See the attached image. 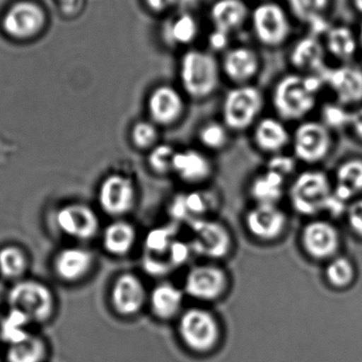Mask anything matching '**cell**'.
Here are the masks:
<instances>
[{
  "instance_id": "1",
  "label": "cell",
  "mask_w": 362,
  "mask_h": 362,
  "mask_svg": "<svg viewBox=\"0 0 362 362\" xmlns=\"http://www.w3.org/2000/svg\"><path fill=\"white\" fill-rule=\"evenodd\" d=\"M325 84L321 76L288 74L283 76L272 93V105L283 120H299L312 112L317 93Z\"/></svg>"
},
{
  "instance_id": "2",
  "label": "cell",
  "mask_w": 362,
  "mask_h": 362,
  "mask_svg": "<svg viewBox=\"0 0 362 362\" xmlns=\"http://www.w3.org/2000/svg\"><path fill=\"white\" fill-rule=\"evenodd\" d=\"M221 69V66L211 53L189 49L180 59V78L183 91L192 99L211 97L218 88Z\"/></svg>"
},
{
  "instance_id": "3",
  "label": "cell",
  "mask_w": 362,
  "mask_h": 362,
  "mask_svg": "<svg viewBox=\"0 0 362 362\" xmlns=\"http://www.w3.org/2000/svg\"><path fill=\"white\" fill-rule=\"evenodd\" d=\"M263 93L253 85H238L228 91L221 106L223 123L230 132L240 133L255 127L263 112Z\"/></svg>"
},
{
  "instance_id": "4",
  "label": "cell",
  "mask_w": 362,
  "mask_h": 362,
  "mask_svg": "<svg viewBox=\"0 0 362 362\" xmlns=\"http://www.w3.org/2000/svg\"><path fill=\"white\" fill-rule=\"evenodd\" d=\"M332 195L333 191L329 180L318 171L300 174L289 189V199L293 210L305 216L327 211Z\"/></svg>"
},
{
  "instance_id": "5",
  "label": "cell",
  "mask_w": 362,
  "mask_h": 362,
  "mask_svg": "<svg viewBox=\"0 0 362 362\" xmlns=\"http://www.w3.org/2000/svg\"><path fill=\"white\" fill-rule=\"evenodd\" d=\"M192 252L209 259H225L233 249V238L227 226L215 219L202 218L189 223Z\"/></svg>"
},
{
  "instance_id": "6",
  "label": "cell",
  "mask_w": 362,
  "mask_h": 362,
  "mask_svg": "<svg viewBox=\"0 0 362 362\" xmlns=\"http://www.w3.org/2000/svg\"><path fill=\"white\" fill-rule=\"evenodd\" d=\"M255 37L264 46H282L291 35V25L286 11L276 2H263L251 13Z\"/></svg>"
},
{
  "instance_id": "7",
  "label": "cell",
  "mask_w": 362,
  "mask_h": 362,
  "mask_svg": "<svg viewBox=\"0 0 362 362\" xmlns=\"http://www.w3.org/2000/svg\"><path fill=\"white\" fill-rule=\"evenodd\" d=\"M137 189L129 176L112 173L102 180L98 202L104 213L118 219L129 214L136 204Z\"/></svg>"
},
{
  "instance_id": "8",
  "label": "cell",
  "mask_w": 362,
  "mask_h": 362,
  "mask_svg": "<svg viewBox=\"0 0 362 362\" xmlns=\"http://www.w3.org/2000/svg\"><path fill=\"white\" fill-rule=\"evenodd\" d=\"M8 304L30 321H42L52 313L53 298L49 289L40 283L23 281L11 289Z\"/></svg>"
},
{
  "instance_id": "9",
  "label": "cell",
  "mask_w": 362,
  "mask_h": 362,
  "mask_svg": "<svg viewBox=\"0 0 362 362\" xmlns=\"http://www.w3.org/2000/svg\"><path fill=\"white\" fill-rule=\"evenodd\" d=\"M228 286V274L221 266L206 263L193 266L187 272L183 289L185 293L200 301L218 299Z\"/></svg>"
},
{
  "instance_id": "10",
  "label": "cell",
  "mask_w": 362,
  "mask_h": 362,
  "mask_svg": "<svg viewBox=\"0 0 362 362\" xmlns=\"http://www.w3.org/2000/svg\"><path fill=\"white\" fill-rule=\"evenodd\" d=\"M249 234L262 243L279 240L287 227V215L278 204H257L245 215Z\"/></svg>"
},
{
  "instance_id": "11",
  "label": "cell",
  "mask_w": 362,
  "mask_h": 362,
  "mask_svg": "<svg viewBox=\"0 0 362 362\" xmlns=\"http://www.w3.org/2000/svg\"><path fill=\"white\" fill-rule=\"evenodd\" d=\"M293 144V152L299 160L308 163H318L329 154L331 134L322 123L304 122L296 129Z\"/></svg>"
},
{
  "instance_id": "12",
  "label": "cell",
  "mask_w": 362,
  "mask_h": 362,
  "mask_svg": "<svg viewBox=\"0 0 362 362\" xmlns=\"http://www.w3.org/2000/svg\"><path fill=\"white\" fill-rule=\"evenodd\" d=\"M185 110V98L175 87L160 85L148 95V117L158 127H172L180 122Z\"/></svg>"
},
{
  "instance_id": "13",
  "label": "cell",
  "mask_w": 362,
  "mask_h": 362,
  "mask_svg": "<svg viewBox=\"0 0 362 362\" xmlns=\"http://www.w3.org/2000/svg\"><path fill=\"white\" fill-rule=\"evenodd\" d=\"M183 341L196 351L209 350L217 338V325L210 313L192 308L181 317L180 325Z\"/></svg>"
},
{
  "instance_id": "14",
  "label": "cell",
  "mask_w": 362,
  "mask_h": 362,
  "mask_svg": "<svg viewBox=\"0 0 362 362\" xmlns=\"http://www.w3.org/2000/svg\"><path fill=\"white\" fill-rule=\"evenodd\" d=\"M301 244L304 251L313 259H329L337 251L339 234L327 221H310L302 230Z\"/></svg>"
},
{
  "instance_id": "15",
  "label": "cell",
  "mask_w": 362,
  "mask_h": 362,
  "mask_svg": "<svg viewBox=\"0 0 362 362\" xmlns=\"http://www.w3.org/2000/svg\"><path fill=\"white\" fill-rule=\"evenodd\" d=\"M64 233L78 240H90L99 231V217L90 206L74 204L64 206L57 215Z\"/></svg>"
},
{
  "instance_id": "16",
  "label": "cell",
  "mask_w": 362,
  "mask_h": 362,
  "mask_svg": "<svg viewBox=\"0 0 362 362\" xmlns=\"http://www.w3.org/2000/svg\"><path fill=\"white\" fill-rule=\"evenodd\" d=\"M146 298V287L137 274L123 272L117 276L112 288V301L117 312L135 314L144 305Z\"/></svg>"
},
{
  "instance_id": "17",
  "label": "cell",
  "mask_w": 362,
  "mask_h": 362,
  "mask_svg": "<svg viewBox=\"0 0 362 362\" xmlns=\"http://www.w3.org/2000/svg\"><path fill=\"white\" fill-rule=\"evenodd\" d=\"M261 68V59L257 51L248 47L230 49L223 57L221 69L231 82L247 85L257 76Z\"/></svg>"
},
{
  "instance_id": "18",
  "label": "cell",
  "mask_w": 362,
  "mask_h": 362,
  "mask_svg": "<svg viewBox=\"0 0 362 362\" xmlns=\"http://www.w3.org/2000/svg\"><path fill=\"white\" fill-rule=\"evenodd\" d=\"M173 174L187 185H202L212 176L213 163L202 151L195 148L176 151Z\"/></svg>"
},
{
  "instance_id": "19",
  "label": "cell",
  "mask_w": 362,
  "mask_h": 362,
  "mask_svg": "<svg viewBox=\"0 0 362 362\" xmlns=\"http://www.w3.org/2000/svg\"><path fill=\"white\" fill-rule=\"evenodd\" d=\"M323 80L342 105L362 101V70L355 66H341L335 69H327Z\"/></svg>"
},
{
  "instance_id": "20",
  "label": "cell",
  "mask_w": 362,
  "mask_h": 362,
  "mask_svg": "<svg viewBox=\"0 0 362 362\" xmlns=\"http://www.w3.org/2000/svg\"><path fill=\"white\" fill-rule=\"evenodd\" d=\"M44 19V13L37 6L21 2L11 8L4 16V31L14 37H29L40 29Z\"/></svg>"
},
{
  "instance_id": "21",
  "label": "cell",
  "mask_w": 362,
  "mask_h": 362,
  "mask_svg": "<svg viewBox=\"0 0 362 362\" xmlns=\"http://www.w3.org/2000/svg\"><path fill=\"white\" fill-rule=\"evenodd\" d=\"M214 197L208 192H189L180 194L170 204V214L174 221H185L189 225L192 221L206 218L214 208Z\"/></svg>"
},
{
  "instance_id": "22",
  "label": "cell",
  "mask_w": 362,
  "mask_h": 362,
  "mask_svg": "<svg viewBox=\"0 0 362 362\" xmlns=\"http://www.w3.org/2000/svg\"><path fill=\"white\" fill-rule=\"evenodd\" d=\"M250 16L244 0H217L211 6L210 18L214 30L231 34L240 30Z\"/></svg>"
},
{
  "instance_id": "23",
  "label": "cell",
  "mask_w": 362,
  "mask_h": 362,
  "mask_svg": "<svg viewBox=\"0 0 362 362\" xmlns=\"http://www.w3.org/2000/svg\"><path fill=\"white\" fill-rule=\"evenodd\" d=\"M253 141L262 152L280 154L291 141V136L283 122L272 117L259 119L253 127Z\"/></svg>"
},
{
  "instance_id": "24",
  "label": "cell",
  "mask_w": 362,
  "mask_h": 362,
  "mask_svg": "<svg viewBox=\"0 0 362 362\" xmlns=\"http://www.w3.org/2000/svg\"><path fill=\"white\" fill-rule=\"evenodd\" d=\"M137 242V230L133 223L118 218L104 229L102 245L112 257H122L131 253Z\"/></svg>"
},
{
  "instance_id": "25",
  "label": "cell",
  "mask_w": 362,
  "mask_h": 362,
  "mask_svg": "<svg viewBox=\"0 0 362 362\" xmlns=\"http://www.w3.org/2000/svg\"><path fill=\"white\" fill-rule=\"evenodd\" d=\"M325 51L316 37H305L296 44L291 51V64L297 69L310 72L312 76L325 74Z\"/></svg>"
},
{
  "instance_id": "26",
  "label": "cell",
  "mask_w": 362,
  "mask_h": 362,
  "mask_svg": "<svg viewBox=\"0 0 362 362\" xmlns=\"http://www.w3.org/2000/svg\"><path fill=\"white\" fill-rule=\"evenodd\" d=\"M91 252L83 248H68L55 259V270L64 280L76 281L88 274L93 267Z\"/></svg>"
},
{
  "instance_id": "27",
  "label": "cell",
  "mask_w": 362,
  "mask_h": 362,
  "mask_svg": "<svg viewBox=\"0 0 362 362\" xmlns=\"http://www.w3.org/2000/svg\"><path fill=\"white\" fill-rule=\"evenodd\" d=\"M285 177L266 169L257 174L249 185V194L255 204H278L284 195Z\"/></svg>"
},
{
  "instance_id": "28",
  "label": "cell",
  "mask_w": 362,
  "mask_h": 362,
  "mask_svg": "<svg viewBox=\"0 0 362 362\" xmlns=\"http://www.w3.org/2000/svg\"><path fill=\"white\" fill-rule=\"evenodd\" d=\"M199 34V23L189 13H182L170 19L163 28V38L172 47L189 46Z\"/></svg>"
},
{
  "instance_id": "29",
  "label": "cell",
  "mask_w": 362,
  "mask_h": 362,
  "mask_svg": "<svg viewBox=\"0 0 362 362\" xmlns=\"http://www.w3.org/2000/svg\"><path fill=\"white\" fill-rule=\"evenodd\" d=\"M182 291L170 282L156 285L150 295L151 305L155 314L165 319L177 314L182 305Z\"/></svg>"
},
{
  "instance_id": "30",
  "label": "cell",
  "mask_w": 362,
  "mask_h": 362,
  "mask_svg": "<svg viewBox=\"0 0 362 362\" xmlns=\"http://www.w3.org/2000/svg\"><path fill=\"white\" fill-rule=\"evenodd\" d=\"M362 192V160L352 159L342 163L336 174L334 194L344 202Z\"/></svg>"
},
{
  "instance_id": "31",
  "label": "cell",
  "mask_w": 362,
  "mask_h": 362,
  "mask_svg": "<svg viewBox=\"0 0 362 362\" xmlns=\"http://www.w3.org/2000/svg\"><path fill=\"white\" fill-rule=\"evenodd\" d=\"M358 44L356 36L348 27L338 25L327 30V51L337 59L342 61L352 59L356 53Z\"/></svg>"
},
{
  "instance_id": "32",
  "label": "cell",
  "mask_w": 362,
  "mask_h": 362,
  "mask_svg": "<svg viewBox=\"0 0 362 362\" xmlns=\"http://www.w3.org/2000/svg\"><path fill=\"white\" fill-rule=\"evenodd\" d=\"M230 131L223 122L209 121L198 131V140L206 150L221 151L229 142Z\"/></svg>"
},
{
  "instance_id": "33",
  "label": "cell",
  "mask_w": 362,
  "mask_h": 362,
  "mask_svg": "<svg viewBox=\"0 0 362 362\" xmlns=\"http://www.w3.org/2000/svg\"><path fill=\"white\" fill-rule=\"evenodd\" d=\"M44 356V344L31 336L23 341L12 344L8 351V362H40Z\"/></svg>"
},
{
  "instance_id": "34",
  "label": "cell",
  "mask_w": 362,
  "mask_h": 362,
  "mask_svg": "<svg viewBox=\"0 0 362 362\" xmlns=\"http://www.w3.org/2000/svg\"><path fill=\"white\" fill-rule=\"evenodd\" d=\"M131 142L140 151H151L159 144L158 127L151 120L137 121L131 129Z\"/></svg>"
},
{
  "instance_id": "35",
  "label": "cell",
  "mask_w": 362,
  "mask_h": 362,
  "mask_svg": "<svg viewBox=\"0 0 362 362\" xmlns=\"http://www.w3.org/2000/svg\"><path fill=\"white\" fill-rule=\"evenodd\" d=\"M176 150L167 144H158L152 150L148 151V168L156 175H169L173 173L174 157Z\"/></svg>"
},
{
  "instance_id": "36",
  "label": "cell",
  "mask_w": 362,
  "mask_h": 362,
  "mask_svg": "<svg viewBox=\"0 0 362 362\" xmlns=\"http://www.w3.org/2000/svg\"><path fill=\"white\" fill-rule=\"evenodd\" d=\"M29 321L25 315L17 310H11L10 314L2 321L1 329H0L2 338L8 341L10 346L23 341L30 336L25 329Z\"/></svg>"
},
{
  "instance_id": "37",
  "label": "cell",
  "mask_w": 362,
  "mask_h": 362,
  "mask_svg": "<svg viewBox=\"0 0 362 362\" xmlns=\"http://www.w3.org/2000/svg\"><path fill=\"white\" fill-rule=\"evenodd\" d=\"M291 13L299 21L313 23L320 18L329 6V0H287Z\"/></svg>"
},
{
  "instance_id": "38",
  "label": "cell",
  "mask_w": 362,
  "mask_h": 362,
  "mask_svg": "<svg viewBox=\"0 0 362 362\" xmlns=\"http://www.w3.org/2000/svg\"><path fill=\"white\" fill-rule=\"evenodd\" d=\"M354 266L346 257H336L327 268V279L336 287H346L354 280Z\"/></svg>"
},
{
  "instance_id": "39",
  "label": "cell",
  "mask_w": 362,
  "mask_h": 362,
  "mask_svg": "<svg viewBox=\"0 0 362 362\" xmlns=\"http://www.w3.org/2000/svg\"><path fill=\"white\" fill-rule=\"evenodd\" d=\"M25 267L23 252L17 248L6 247L0 250V272L8 278L19 276Z\"/></svg>"
},
{
  "instance_id": "40",
  "label": "cell",
  "mask_w": 362,
  "mask_h": 362,
  "mask_svg": "<svg viewBox=\"0 0 362 362\" xmlns=\"http://www.w3.org/2000/svg\"><path fill=\"white\" fill-rule=\"evenodd\" d=\"M323 121L327 127L340 129L344 125H350L351 114L346 112L344 106L327 105L322 112Z\"/></svg>"
},
{
  "instance_id": "41",
  "label": "cell",
  "mask_w": 362,
  "mask_h": 362,
  "mask_svg": "<svg viewBox=\"0 0 362 362\" xmlns=\"http://www.w3.org/2000/svg\"><path fill=\"white\" fill-rule=\"evenodd\" d=\"M266 169L276 172L286 178L295 171L296 161L293 157L286 156L280 153V154L272 155V158L268 160Z\"/></svg>"
},
{
  "instance_id": "42",
  "label": "cell",
  "mask_w": 362,
  "mask_h": 362,
  "mask_svg": "<svg viewBox=\"0 0 362 362\" xmlns=\"http://www.w3.org/2000/svg\"><path fill=\"white\" fill-rule=\"evenodd\" d=\"M348 221L354 233L362 236V199L356 200L349 206Z\"/></svg>"
},
{
  "instance_id": "43",
  "label": "cell",
  "mask_w": 362,
  "mask_h": 362,
  "mask_svg": "<svg viewBox=\"0 0 362 362\" xmlns=\"http://www.w3.org/2000/svg\"><path fill=\"white\" fill-rule=\"evenodd\" d=\"M180 0H144L148 10L155 14H163L171 10Z\"/></svg>"
},
{
  "instance_id": "44",
  "label": "cell",
  "mask_w": 362,
  "mask_h": 362,
  "mask_svg": "<svg viewBox=\"0 0 362 362\" xmlns=\"http://www.w3.org/2000/svg\"><path fill=\"white\" fill-rule=\"evenodd\" d=\"M229 36V34L214 30V32L209 37V44H210L211 48L216 51L223 50L228 46Z\"/></svg>"
},
{
  "instance_id": "45",
  "label": "cell",
  "mask_w": 362,
  "mask_h": 362,
  "mask_svg": "<svg viewBox=\"0 0 362 362\" xmlns=\"http://www.w3.org/2000/svg\"><path fill=\"white\" fill-rule=\"evenodd\" d=\"M350 125L357 137L362 140V107L351 114Z\"/></svg>"
},
{
  "instance_id": "46",
  "label": "cell",
  "mask_w": 362,
  "mask_h": 362,
  "mask_svg": "<svg viewBox=\"0 0 362 362\" xmlns=\"http://www.w3.org/2000/svg\"><path fill=\"white\" fill-rule=\"evenodd\" d=\"M353 2H354L355 8L362 13V0H353Z\"/></svg>"
},
{
  "instance_id": "47",
  "label": "cell",
  "mask_w": 362,
  "mask_h": 362,
  "mask_svg": "<svg viewBox=\"0 0 362 362\" xmlns=\"http://www.w3.org/2000/svg\"><path fill=\"white\" fill-rule=\"evenodd\" d=\"M359 45L362 47V25L361 27V31H359V38H358Z\"/></svg>"
}]
</instances>
